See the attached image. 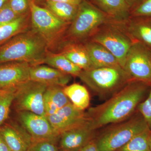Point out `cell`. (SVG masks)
I'll return each instance as SVG.
<instances>
[{
  "mask_svg": "<svg viewBox=\"0 0 151 151\" xmlns=\"http://www.w3.org/2000/svg\"><path fill=\"white\" fill-rule=\"evenodd\" d=\"M150 86L131 80L104 103L89 108L86 113L90 127L97 130L108 124L127 120L148 94Z\"/></svg>",
  "mask_w": 151,
  "mask_h": 151,
  "instance_id": "6da1fadb",
  "label": "cell"
},
{
  "mask_svg": "<svg viewBox=\"0 0 151 151\" xmlns=\"http://www.w3.org/2000/svg\"><path fill=\"white\" fill-rule=\"evenodd\" d=\"M48 46L33 30L19 34L0 45V63L25 62L31 66L43 63Z\"/></svg>",
  "mask_w": 151,
  "mask_h": 151,
  "instance_id": "7a4b0ae2",
  "label": "cell"
},
{
  "mask_svg": "<svg viewBox=\"0 0 151 151\" xmlns=\"http://www.w3.org/2000/svg\"><path fill=\"white\" fill-rule=\"evenodd\" d=\"M114 20L90 1L82 0L66 31L64 40L85 42L102 26Z\"/></svg>",
  "mask_w": 151,
  "mask_h": 151,
  "instance_id": "3957f363",
  "label": "cell"
},
{
  "mask_svg": "<svg viewBox=\"0 0 151 151\" xmlns=\"http://www.w3.org/2000/svg\"><path fill=\"white\" fill-rule=\"evenodd\" d=\"M28 1L32 29L45 41L49 49L60 45L70 23L60 19L46 8L38 6L32 0Z\"/></svg>",
  "mask_w": 151,
  "mask_h": 151,
  "instance_id": "277c9868",
  "label": "cell"
},
{
  "mask_svg": "<svg viewBox=\"0 0 151 151\" xmlns=\"http://www.w3.org/2000/svg\"><path fill=\"white\" fill-rule=\"evenodd\" d=\"M78 77L93 92L101 96L113 95L132 80L121 66L82 70Z\"/></svg>",
  "mask_w": 151,
  "mask_h": 151,
  "instance_id": "5b68a950",
  "label": "cell"
},
{
  "mask_svg": "<svg viewBox=\"0 0 151 151\" xmlns=\"http://www.w3.org/2000/svg\"><path fill=\"white\" fill-rule=\"evenodd\" d=\"M107 129L95 142L99 151H116L135 136L150 129L140 113Z\"/></svg>",
  "mask_w": 151,
  "mask_h": 151,
  "instance_id": "8992f818",
  "label": "cell"
},
{
  "mask_svg": "<svg viewBox=\"0 0 151 151\" xmlns=\"http://www.w3.org/2000/svg\"><path fill=\"white\" fill-rule=\"evenodd\" d=\"M89 40L106 47L116 57L123 68L127 53L136 42L127 31L125 23L115 21L103 25Z\"/></svg>",
  "mask_w": 151,
  "mask_h": 151,
  "instance_id": "52a82bcc",
  "label": "cell"
},
{
  "mask_svg": "<svg viewBox=\"0 0 151 151\" xmlns=\"http://www.w3.org/2000/svg\"><path fill=\"white\" fill-rule=\"evenodd\" d=\"M47 86L30 79L18 86L13 102L17 111H29L46 116L44 94Z\"/></svg>",
  "mask_w": 151,
  "mask_h": 151,
  "instance_id": "ba28073f",
  "label": "cell"
},
{
  "mask_svg": "<svg viewBox=\"0 0 151 151\" xmlns=\"http://www.w3.org/2000/svg\"><path fill=\"white\" fill-rule=\"evenodd\" d=\"M123 68L132 80L151 85V49L135 42L127 53Z\"/></svg>",
  "mask_w": 151,
  "mask_h": 151,
  "instance_id": "9c48e42d",
  "label": "cell"
},
{
  "mask_svg": "<svg viewBox=\"0 0 151 151\" xmlns=\"http://www.w3.org/2000/svg\"><path fill=\"white\" fill-rule=\"evenodd\" d=\"M19 124L30 135L33 141L59 142L60 135L53 129L46 116L29 111H18Z\"/></svg>",
  "mask_w": 151,
  "mask_h": 151,
  "instance_id": "30bf717a",
  "label": "cell"
},
{
  "mask_svg": "<svg viewBox=\"0 0 151 151\" xmlns=\"http://www.w3.org/2000/svg\"><path fill=\"white\" fill-rule=\"evenodd\" d=\"M46 117L53 129L60 135L89 122L86 113L68 103L56 113Z\"/></svg>",
  "mask_w": 151,
  "mask_h": 151,
  "instance_id": "8fae6325",
  "label": "cell"
},
{
  "mask_svg": "<svg viewBox=\"0 0 151 151\" xmlns=\"http://www.w3.org/2000/svg\"><path fill=\"white\" fill-rule=\"evenodd\" d=\"M96 130L93 129L88 122L86 124L65 131L60 134V150H80L88 143L95 139Z\"/></svg>",
  "mask_w": 151,
  "mask_h": 151,
  "instance_id": "7c38bea8",
  "label": "cell"
},
{
  "mask_svg": "<svg viewBox=\"0 0 151 151\" xmlns=\"http://www.w3.org/2000/svg\"><path fill=\"white\" fill-rule=\"evenodd\" d=\"M31 66L25 62L0 63V90L17 87L29 80Z\"/></svg>",
  "mask_w": 151,
  "mask_h": 151,
  "instance_id": "4fadbf2b",
  "label": "cell"
},
{
  "mask_svg": "<svg viewBox=\"0 0 151 151\" xmlns=\"http://www.w3.org/2000/svg\"><path fill=\"white\" fill-rule=\"evenodd\" d=\"M0 133L11 151H27L33 142L26 130L15 122L5 123L0 127Z\"/></svg>",
  "mask_w": 151,
  "mask_h": 151,
  "instance_id": "5bb4252c",
  "label": "cell"
},
{
  "mask_svg": "<svg viewBox=\"0 0 151 151\" xmlns=\"http://www.w3.org/2000/svg\"><path fill=\"white\" fill-rule=\"evenodd\" d=\"M71 76L54 68L40 65L31 66L30 79L46 85L65 87L70 81Z\"/></svg>",
  "mask_w": 151,
  "mask_h": 151,
  "instance_id": "9a60e30c",
  "label": "cell"
},
{
  "mask_svg": "<svg viewBox=\"0 0 151 151\" xmlns=\"http://www.w3.org/2000/svg\"><path fill=\"white\" fill-rule=\"evenodd\" d=\"M60 52L82 70L93 68L83 42L64 40L60 45Z\"/></svg>",
  "mask_w": 151,
  "mask_h": 151,
  "instance_id": "2e32d148",
  "label": "cell"
},
{
  "mask_svg": "<svg viewBox=\"0 0 151 151\" xmlns=\"http://www.w3.org/2000/svg\"><path fill=\"white\" fill-rule=\"evenodd\" d=\"M83 43L88 52L93 68L122 67L116 57L102 45L90 40Z\"/></svg>",
  "mask_w": 151,
  "mask_h": 151,
  "instance_id": "e0dca14e",
  "label": "cell"
},
{
  "mask_svg": "<svg viewBox=\"0 0 151 151\" xmlns=\"http://www.w3.org/2000/svg\"><path fill=\"white\" fill-rule=\"evenodd\" d=\"M125 24L135 41L151 49V17H130Z\"/></svg>",
  "mask_w": 151,
  "mask_h": 151,
  "instance_id": "ac0fdd59",
  "label": "cell"
},
{
  "mask_svg": "<svg viewBox=\"0 0 151 151\" xmlns=\"http://www.w3.org/2000/svg\"><path fill=\"white\" fill-rule=\"evenodd\" d=\"M90 1L115 21L126 23L130 17L131 10L126 0H91Z\"/></svg>",
  "mask_w": 151,
  "mask_h": 151,
  "instance_id": "d6986e66",
  "label": "cell"
},
{
  "mask_svg": "<svg viewBox=\"0 0 151 151\" xmlns=\"http://www.w3.org/2000/svg\"><path fill=\"white\" fill-rule=\"evenodd\" d=\"M63 87L55 85L47 86L44 94V104L46 116L54 114L71 103L64 93Z\"/></svg>",
  "mask_w": 151,
  "mask_h": 151,
  "instance_id": "ffe728a7",
  "label": "cell"
},
{
  "mask_svg": "<svg viewBox=\"0 0 151 151\" xmlns=\"http://www.w3.org/2000/svg\"><path fill=\"white\" fill-rule=\"evenodd\" d=\"M31 24L28 13L19 17L7 24L0 27V45L14 37L28 30Z\"/></svg>",
  "mask_w": 151,
  "mask_h": 151,
  "instance_id": "44dd1931",
  "label": "cell"
},
{
  "mask_svg": "<svg viewBox=\"0 0 151 151\" xmlns=\"http://www.w3.org/2000/svg\"><path fill=\"white\" fill-rule=\"evenodd\" d=\"M43 63L71 76L78 77L82 70L63 55L53 53L49 50L47 52Z\"/></svg>",
  "mask_w": 151,
  "mask_h": 151,
  "instance_id": "7402d4cb",
  "label": "cell"
},
{
  "mask_svg": "<svg viewBox=\"0 0 151 151\" xmlns=\"http://www.w3.org/2000/svg\"><path fill=\"white\" fill-rule=\"evenodd\" d=\"M63 91L76 108L84 111L89 107L90 96L85 86L74 83L63 87Z\"/></svg>",
  "mask_w": 151,
  "mask_h": 151,
  "instance_id": "603a6c76",
  "label": "cell"
},
{
  "mask_svg": "<svg viewBox=\"0 0 151 151\" xmlns=\"http://www.w3.org/2000/svg\"><path fill=\"white\" fill-rule=\"evenodd\" d=\"M45 6L60 19L70 24L76 16L78 8V6L49 0H46Z\"/></svg>",
  "mask_w": 151,
  "mask_h": 151,
  "instance_id": "cb8c5ba5",
  "label": "cell"
},
{
  "mask_svg": "<svg viewBox=\"0 0 151 151\" xmlns=\"http://www.w3.org/2000/svg\"><path fill=\"white\" fill-rule=\"evenodd\" d=\"M17 87L0 90V127L8 119L11 105L15 97Z\"/></svg>",
  "mask_w": 151,
  "mask_h": 151,
  "instance_id": "d4e9b609",
  "label": "cell"
},
{
  "mask_svg": "<svg viewBox=\"0 0 151 151\" xmlns=\"http://www.w3.org/2000/svg\"><path fill=\"white\" fill-rule=\"evenodd\" d=\"M150 132L148 129L137 135L116 151H151L149 142Z\"/></svg>",
  "mask_w": 151,
  "mask_h": 151,
  "instance_id": "484cf974",
  "label": "cell"
},
{
  "mask_svg": "<svg viewBox=\"0 0 151 151\" xmlns=\"http://www.w3.org/2000/svg\"><path fill=\"white\" fill-rule=\"evenodd\" d=\"M58 141H33L27 151H58Z\"/></svg>",
  "mask_w": 151,
  "mask_h": 151,
  "instance_id": "4316f807",
  "label": "cell"
},
{
  "mask_svg": "<svg viewBox=\"0 0 151 151\" xmlns=\"http://www.w3.org/2000/svg\"><path fill=\"white\" fill-rule=\"evenodd\" d=\"M137 109L145 120L151 131V84L147 96L139 104Z\"/></svg>",
  "mask_w": 151,
  "mask_h": 151,
  "instance_id": "83f0119b",
  "label": "cell"
},
{
  "mask_svg": "<svg viewBox=\"0 0 151 151\" xmlns=\"http://www.w3.org/2000/svg\"><path fill=\"white\" fill-rule=\"evenodd\" d=\"M151 17V0H142L130 12V17Z\"/></svg>",
  "mask_w": 151,
  "mask_h": 151,
  "instance_id": "f1b7e54d",
  "label": "cell"
},
{
  "mask_svg": "<svg viewBox=\"0 0 151 151\" xmlns=\"http://www.w3.org/2000/svg\"><path fill=\"white\" fill-rule=\"evenodd\" d=\"M20 16L12 9L7 1L0 9V27L13 21Z\"/></svg>",
  "mask_w": 151,
  "mask_h": 151,
  "instance_id": "f546056e",
  "label": "cell"
},
{
  "mask_svg": "<svg viewBox=\"0 0 151 151\" xmlns=\"http://www.w3.org/2000/svg\"><path fill=\"white\" fill-rule=\"evenodd\" d=\"M8 3L12 9L19 16L25 14L29 10L28 0H8Z\"/></svg>",
  "mask_w": 151,
  "mask_h": 151,
  "instance_id": "4dcf8cb0",
  "label": "cell"
},
{
  "mask_svg": "<svg viewBox=\"0 0 151 151\" xmlns=\"http://www.w3.org/2000/svg\"><path fill=\"white\" fill-rule=\"evenodd\" d=\"M95 139L88 143L87 145L83 147L80 151H99Z\"/></svg>",
  "mask_w": 151,
  "mask_h": 151,
  "instance_id": "1f68e13d",
  "label": "cell"
},
{
  "mask_svg": "<svg viewBox=\"0 0 151 151\" xmlns=\"http://www.w3.org/2000/svg\"><path fill=\"white\" fill-rule=\"evenodd\" d=\"M0 151H11L0 133Z\"/></svg>",
  "mask_w": 151,
  "mask_h": 151,
  "instance_id": "d6a6232c",
  "label": "cell"
},
{
  "mask_svg": "<svg viewBox=\"0 0 151 151\" xmlns=\"http://www.w3.org/2000/svg\"><path fill=\"white\" fill-rule=\"evenodd\" d=\"M49 1L67 3V4H71L74 5L79 6L82 0H49Z\"/></svg>",
  "mask_w": 151,
  "mask_h": 151,
  "instance_id": "836d02e7",
  "label": "cell"
},
{
  "mask_svg": "<svg viewBox=\"0 0 151 151\" xmlns=\"http://www.w3.org/2000/svg\"><path fill=\"white\" fill-rule=\"evenodd\" d=\"M142 0H126L127 4L130 8V10L132 9L135 6L137 5Z\"/></svg>",
  "mask_w": 151,
  "mask_h": 151,
  "instance_id": "e575fe53",
  "label": "cell"
},
{
  "mask_svg": "<svg viewBox=\"0 0 151 151\" xmlns=\"http://www.w3.org/2000/svg\"><path fill=\"white\" fill-rule=\"evenodd\" d=\"M8 0H0V9L3 7V6L7 2Z\"/></svg>",
  "mask_w": 151,
  "mask_h": 151,
  "instance_id": "d590c367",
  "label": "cell"
},
{
  "mask_svg": "<svg viewBox=\"0 0 151 151\" xmlns=\"http://www.w3.org/2000/svg\"><path fill=\"white\" fill-rule=\"evenodd\" d=\"M149 142L150 148L151 150V131L150 132V135H149Z\"/></svg>",
  "mask_w": 151,
  "mask_h": 151,
  "instance_id": "8d00e7d4",
  "label": "cell"
},
{
  "mask_svg": "<svg viewBox=\"0 0 151 151\" xmlns=\"http://www.w3.org/2000/svg\"><path fill=\"white\" fill-rule=\"evenodd\" d=\"M58 151H80V150H60Z\"/></svg>",
  "mask_w": 151,
  "mask_h": 151,
  "instance_id": "74e56055",
  "label": "cell"
},
{
  "mask_svg": "<svg viewBox=\"0 0 151 151\" xmlns=\"http://www.w3.org/2000/svg\"></svg>",
  "mask_w": 151,
  "mask_h": 151,
  "instance_id": "f35d334b",
  "label": "cell"
}]
</instances>
